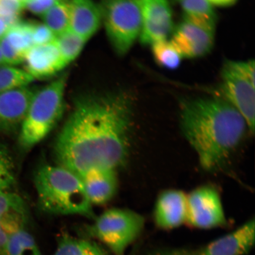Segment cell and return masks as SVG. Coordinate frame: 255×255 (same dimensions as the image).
<instances>
[{"label":"cell","mask_w":255,"mask_h":255,"mask_svg":"<svg viewBox=\"0 0 255 255\" xmlns=\"http://www.w3.org/2000/svg\"><path fill=\"white\" fill-rule=\"evenodd\" d=\"M87 233L101 242L114 255H124L128 247L141 234L144 218L133 210L113 208L94 219Z\"/></svg>","instance_id":"5b68a950"},{"label":"cell","mask_w":255,"mask_h":255,"mask_svg":"<svg viewBox=\"0 0 255 255\" xmlns=\"http://www.w3.org/2000/svg\"><path fill=\"white\" fill-rule=\"evenodd\" d=\"M212 6L229 7L235 4L238 0H207Z\"/></svg>","instance_id":"f546056e"},{"label":"cell","mask_w":255,"mask_h":255,"mask_svg":"<svg viewBox=\"0 0 255 255\" xmlns=\"http://www.w3.org/2000/svg\"><path fill=\"white\" fill-rule=\"evenodd\" d=\"M60 1L62 0H28L25 8L34 14L41 16L56 2Z\"/></svg>","instance_id":"f1b7e54d"},{"label":"cell","mask_w":255,"mask_h":255,"mask_svg":"<svg viewBox=\"0 0 255 255\" xmlns=\"http://www.w3.org/2000/svg\"><path fill=\"white\" fill-rule=\"evenodd\" d=\"M151 46L153 57L159 66L170 70L179 67L183 57L170 40L159 41Z\"/></svg>","instance_id":"cb8c5ba5"},{"label":"cell","mask_w":255,"mask_h":255,"mask_svg":"<svg viewBox=\"0 0 255 255\" xmlns=\"http://www.w3.org/2000/svg\"><path fill=\"white\" fill-rule=\"evenodd\" d=\"M184 12V18L215 31L216 15L213 6L207 0H175Z\"/></svg>","instance_id":"ac0fdd59"},{"label":"cell","mask_w":255,"mask_h":255,"mask_svg":"<svg viewBox=\"0 0 255 255\" xmlns=\"http://www.w3.org/2000/svg\"><path fill=\"white\" fill-rule=\"evenodd\" d=\"M180 125L201 167L208 171L225 164L249 130L240 113L219 97L181 101Z\"/></svg>","instance_id":"7a4b0ae2"},{"label":"cell","mask_w":255,"mask_h":255,"mask_svg":"<svg viewBox=\"0 0 255 255\" xmlns=\"http://www.w3.org/2000/svg\"><path fill=\"white\" fill-rule=\"evenodd\" d=\"M34 182L38 205L44 213L96 218L81 178L73 172L59 165H44L35 173Z\"/></svg>","instance_id":"3957f363"},{"label":"cell","mask_w":255,"mask_h":255,"mask_svg":"<svg viewBox=\"0 0 255 255\" xmlns=\"http://www.w3.org/2000/svg\"><path fill=\"white\" fill-rule=\"evenodd\" d=\"M151 255H177L175 254L168 253H156L152 254Z\"/></svg>","instance_id":"d6a6232c"},{"label":"cell","mask_w":255,"mask_h":255,"mask_svg":"<svg viewBox=\"0 0 255 255\" xmlns=\"http://www.w3.org/2000/svg\"><path fill=\"white\" fill-rule=\"evenodd\" d=\"M102 20L112 46L123 56L139 37L141 14L138 0H101Z\"/></svg>","instance_id":"8992f818"},{"label":"cell","mask_w":255,"mask_h":255,"mask_svg":"<svg viewBox=\"0 0 255 255\" xmlns=\"http://www.w3.org/2000/svg\"><path fill=\"white\" fill-rule=\"evenodd\" d=\"M15 181L13 158L7 146L0 142V193L11 191Z\"/></svg>","instance_id":"484cf974"},{"label":"cell","mask_w":255,"mask_h":255,"mask_svg":"<svg viewBox=\"0 0 255 255\" xmlns=\"http://www.w3.org/2000/svg\"><path fill=\"white\" fill-rule=\"evenodd\" d=\"M132 109L131 100L123 92L76 98L54 145L58 165L79 177L92 168L122 166L128 155Z\"/></svg>","instance_id":"6da1fadb"},{"label":"cell","mask_w":255,"mask_h":255,"mask_svg":"<svg viewBox=\"0 0 255 255\" xmlns=\"http://www.w3.org/2000/svg\"><path fill=\"white\" fill-rule=\"evenodd\" d=\"M4 255H42L36 241L25 229L12 234L6 245Z\"/></svg>","instance_id":"7402d4cb"},{"label":"cell","mask_w":255,"mask_h":255,"mask_svg":"<svg viewBox=\"0 0 255 255\" xmlns=\"http://www.w3.org/2000/svg\"><path fill=\"white\" fill-rule=\"evenodd\" d=\"M255 85L239 71L235 61H228L223 66L220 88L221 95L219 97L240 113L251 133L255 130Z\"/></svg>","instance_id":"52a82bcc"},{"label":"cell","mask_w":255,"mask_h":255,"mask_svg":"<svg viewBox=\"0 0 255 255\" xmlns=\"http://www.w3.org/2000/svg\"><path fill=\"white\" fill-rule=\"evenodd\" d=\"M68 3L69 30L88 41L103 23L100 4L94 0H68Z\"/></svg>","instance_id":"9a60e30c"},{"label":"cell","mask_w":255,"mask_h":255,"mask_svg":"<svg viewBox=\"0 0 255 255\" xmlns=\"http://www.w3.org/2000/svg\"><path fill=\"white\" fill-rule=\"evenodd\" d=\"M6 65L4 62V59H3V56L1 53V49H0V67L2 66Z\"/></svg>","instance_id":"1f68e13d"},{"label":"cell","mask_w":255,"mask_h":255,"mask_svg":"<svg viewBox=\"0 0 255 255\" xmlns=\"http://www.w3.org/2000/svg\"><path fill=\"white\" fill-rule=\"evenodd\" d=\"M186 222L200 229L218 227L226 223L221 197L215 187L205 185L187 195Z\"/></svg>","instance_id":"ba28073f"},{"label":"cell","mask_w":255,"mask_h":255,"mask_svg":"<svg viewBox=\"0 0 255 255\" xmlns=\"http://www.w3.org/2000/svg\"><path fill=\"white\" fill-rule=\"evenodd\" d=\"M24 8L15 0H0V17L12 26L20 21L22 11Z\"/></svg>","instance_id":"4316f807"},{"label":"cell","mask_w":255,"mask_h":255,"mask_svg":"<svg viewBox=\"0 0 255 255\" xmlns=\"http://www.w3.org/2000/svg\"><path fill=\"white\" fill-rule=\"evenodd\" d=\"M31 25L30 22L18 21L9 28L2 38L8 45L24 59L28 51L34 46Z\"/></svg>","instance_id":"ffe728a7"},{"label":"cell","mask_w":255,"mask_h":255,"mask_svg":"<svg viewBox=\"0 0 255 255\" xmlns=\"http://www.w3.org/2000/svg\"><path fill=\"white\" fill-rule=\"evenodd\" d=\"M92 205H103L114 198L118 190L116 170L94 168L79 177Z\"/></svg>","instance_id":"2e32d148"},{"label":"cell","mask_w":255,"mask_h":255,"mask_svg":"<svg viewBox=\"0 0 255 255\" xmlns=\"http://www.w3.org/2000/svg\"><path fill=\"white\" fill-rule=\"evenodd\" d=\"M23 63L25 71L34 80L50 78L68 65L54 41L31 47L25 55Z\"/></svg>","instance_id":"4fadbf2b"},{"label":"cell","mask_w":255,"mask_h":255,"mask_svg":"<svg viewBox=\"0 0 255 255\" xmlns=\"http://www.w3.org/2000/svg\"><path fill=\"white\" fill-rule=\"evenodd\" d=\"M214 33L215 31L183 18L174 27L170 40L183 58H198L211 52Z\"/></svg>","instance_id":"30bf717a"},{"label":"cell","mask_w":255,"mask_h":255,"mask_svg":"<svg viewBox=\"0 0 255 255\" xmlns=\"http://www.w3.org/2000/svg\"><path fill=\"white\" fill-rule=\"evenodd\" d=\"M254 219L245 223L231 234L210 244L201 255H245L254 247Z\"/></svg>","instance_id":"e0dca14e"},{"label":"cell","mask_w":255,"mask_h":255,"mask_svg":"<svg viewBox=\"0 0 255 255\" xmlns=\"http://www.w3.org/2000/svg\"><path fill=\"white\" fill-rule=\"evenodd\" d=\"M54 42L69 65L79 56L87 41L69 30L56 36Z\"/></svg>","instance_id":"d4e9b609"},{"label":"cell","mask_w":255,"mask_h":255,"mask_svg":"<svg viewBox=\"0 0 255 255\" xmlns=\"http://www.w3.org/2000/svg\"><path fill=\"white\" fill-rule=\"evenodd\" d=\"M34 81V78L24 69L13 66L0 67V94L28 87Z\"/></svg>","instance_id":"603a6c76"},{"label":"cell","mask_w":255,"mask_h":255,"mask_svg":"<svg viewBox=\"0 0 255 255\" xmlns=\"http://www.w3.org/2000/svg\"><path fill=\"white\" fill-rule=\"evenodd\" d=\"M53 255H107L103 247L93 241L64 236Z\"/></svg>","instance_id":"d6986e66"},{"label":"cell","mask_w":255,"mask_h":255,"mask_svg":"<svg viewBox=\"0 0 255 255\" xmlns=\"http://www.w3.org/2000/svg\"><path fill=\"white\" fill-rule=\"evenodd\" d=\"M10 27L4 19L0 17V40L4 37Z\"/></svg>","instance_id":"4dcf8cb0"},{"label":"cell","mask_w":255,"mask_h":255,"mask_svg":"<svg viewBox=\"0 0 255 255\" xmlns=\"http://www.w3.org/2000/svg\"><path fill=\"white\" fill-rule=\"evenodd\" d=\"M40 17L55 37L65 33L69 30L68 0L56 2Z\"/></svg>","instance_id":"44dd1931"},{"label":"cell","mask_w":255,"mask_h":255,"mask_svg":"<svg viewBox=\"0 0 255 255\" xmlns=\"http://www.w3.org/2000/svg\"><path fill=\"white\" fill-rule=\"evenodd\" d=\"M67 75L63 74L36 90L26 117L19 130L18 143L28 150L49 134L65 111Z\"/></svg>","instance_id":"277c9868"},{"label":"cell","mask_w":255,"mask_h":255,"mask_svg":"<svg viewBox=\"0 0 255 255\" xmlns=\"http://www.w3.org/2000/svg\"><path fill=\"white\" fill-rule=\"evenodd\" d=\"M154 215L156 225L161 229L183 225L186 222L187 194L176 189L162 191L156 200Z\"/></svg>","instance_id":"5bb4252c"},{"label":"cell","mask_w":255,"mask_h":255,"mask_svg":"<svg viewBox=\"0 0 255 255\" xmlns=\"http://www.w3.org/2000/svg\"><path fill=\"white\" fill-rule=\"evenodd\" d=\"M31 30L34 46L49 43L55 39V35L43 23H32Z\"/></svg>","instance_id":"83f0119b"},{"label":"cell","mask_w":255,"mask_h":255,"mask_svg":"<svg viewBox=\"0 0 255 255\" xmlns=\"http://www.w3.org/2000/svg\"><path fill=\"white\" fill-rule=\"evenodd\" d=\"M141 14V30L139 39L142 44L151 45L167 40L174 25L168 0H138Z\"/></svg>","instance_id":"9c48e42d"},{"label":"cell","mask_w":255,"mask_h":255,"mask_svg":"<svg viewBox=\"0 0 255 255\" xmlns=\"http://www.w3.org/2000/svg\"><path fill=\"white\" fill-rule=\"evenodd\" d=\"M15 1H17L19 3H20V4L22 5H23L25 8V4H26V2L28 1V0H15Z\"/></svg>","instance_id":"836d02e7"},{"label":"cell","mask_w":255,"mask_h":255,"mask_svg":"<svg viewBox=\"0 0 255 255\" xmlns=\"http://www.w3.org/2000/svg\"><path fill=\"white\" fill-rule=\"evenodd\" d=\"M28 221L27 207L18 194L12 191L0 193V255H4L9 237L25 229Z\"/></svg>","instance_id":"7c38bea8"},{"label":"cell","mask_w":255,"mask_h":255,"mask_svg":"<svg viewBox=\"0 0 255 255\" xmlns=\"http://www.w3.org/2000/svg\"><path fill=\"white\" fill-rule=\"evenodd\" d=\"M36 91L28 86L0 94V134L20 130Z\"/></svg>","instance_id":"8fae6325"}]
</instances>
